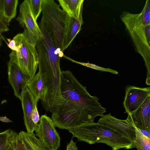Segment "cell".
Segmentation results:
<instances>
[{
    "mask_svg": "<svg viewBox=\"0 0 150 150\" xmlns=\"http://www.w3.org/2000/svg\"><path fill=\"white\" fill-rule=\"evenodd\" d=\"M8 79L13 88L14 95L20 100L25 90L29 79L27 75L16 64L7 63Z\"/></svg>",
    "mask_w": 150,
    "mask_h": 150,
    "instance_id": "4fadbf2b",
    "label": "cell"
},
{
    "mask_svg": "<svg viewBox=\"0 0 150 150\" xmlns=\"http://www.w3.org/2000/svg\"><path fill=\"white\" fill-rule=\"evenodd\" d=\"M16 133L11 129L0 132V145L4 143L10 142Z\"/></svg>",
    "mask_w": 150,
    "mask_h": 150,
    "instance_id": "7402d4cb",
    "label": "cell"
},
{
    "mask_svg": "<svg viewBox=\"0 0 150 150\" xmlns=\"http://www.w3.org/2000/svg\"><path fill=\"white\" fill-rule=\"evenodd\" d=\"M12 150V145L10 141L4 143L0 145V150Z\"/></svg>",
    "mask_w": 150,
    "mask_h": 150,
    "instance_id": "4316f807",
    "label": "cell"
},
{
    "mask_svg": "<svg viewBox=\"0 0 150 150\" xmlns=\"http://www.w3.org/2000/svg\"><path fill=\"white\" fill-rule=\"evenodd\" d=\"M82 11V10L81 11L77 18H70L64 39L63 51L70 45L81 29V26L83 23Z\"/></svg>",
    "mask_w": 150,
    "mask_h": 150,
    "instance_id": "5bb4252c",
    "label": "cell"
},
{
    "mask_svg": "<svg viewBox=\"0 0 150 150\" xmlns=\"http://www.w3.org/2000/svg\"><path fill=\"white\" fill-rule=\"evenodd\" d=\"M137 51L143 58L147 70L146 84H150V2L146 0L142 11H124L120 16Z\"/></svg>",
    "mask_w": 150,
    "mask_h": 150,
    "instance_id": "7a4b0ae2",
    "label": "cell"
},
{
    "mask_svg": "<svg viewBox=\"0 0 150 150\" xmlns=\"http://www.w3.org/2000/svg\"><path fill=\"white\" fill-rule=\"evenodd\" d=\"M42 20L56 47L63 51L64 39L71 17L53 0H42Z\"/></svg>",
    "mask_w": 150,
    "mask_h": 150,
    "instance_id": "5b68a950",
    "label": "cell"
},
{
    "mask_svg": "<svg viewBox=\"0 0 150 150\" xmlns=\"http://www.w3.org/2000/svg\"><path fill=\"white\" fill-rule=\"evenodd\" d=\"M18 134L26 150H53L45 146L34 133L22 131Z\"/></svg>",
    "mask_w": 150,
    "mask_h": 150,
    "instance_id": "9a60e30c",
    "label": "cell"
},
{
    "mask_svg": "<svg viewBox=\"0 0 150 150\" xmlns=\"http://www.w3.org/2000/svg\"><path fill=\"white\" fill-rule=\"evenodd\" d=\"M42 0H28L33 16L37 21L42 11Z\"/></svg>",
    "mask_w": 150,
    "mask_h": 150,
    "instance_id": "ffe728a7",
    "label": "cell"
},
{
    "mask_svg": "<svg viewBox=\"0 0 150 150\" xmlns=\"http://www.w3.org/2000/svg\"><path fill=\"white\" fill-rule=\"evenodd\" d=\"M136 138L134 142L135 148L137 150H150V138L143 134L135 128Z\"/></svg>",
    "mask_w": 150,
    "mask_h": 150,
    "instance_id": "d6986e66",
    "label": "cell"
},
{
    "mask_svg": "<svg viewBox=\"0 0 150 150\" xmlns=\"http://www.w3.org/2000/svg\"><path fill=\"white\" fill-rule=\"evenodd\" d=\"M60 91L63 101L51 112V118L59 129L68 130L94 123L96 117L106 111L98 98L90 95L70 71H61Z\"/></svg>",
    "mask_w": 150,
    "mask_h": 150,
    "instance_id": "6da1fadb",
    "label": "cell"
},
{
    "mask_svg": "<svg viewBox=\"0 0 150 150\" xmlns=\"http://www.w3.org/2000/svg\"><path fill=\"white\" fill-rule=\"evenodd\" d=\"M13 39L18 51L12 50L9 55V62L17 65L27 75L30 81L35 75L38 65V57L35 45L22 33L17 34Z\"/></svg>",
    "mask_w": 150,
    "mask_h": 150,
    "instance_id": "8992f818",
    "label": "cell"
},
{
    "mask_svg": "<svg viewBox=\"0 0 150 150\" xmlns=\"http://www.w3.org/2000/svg\"><path fill=\"white\" fill-rule=\"evenodd\" d=\"M3 11L4 0H0V16L1 17V18L4 22V17Z\"/></svg>",
    "mask_w": 150,
    "mask_h": 150,
    "instance_id": "83f0119b",
    "label": "cell"
},
{
    "mask_svg": "<svg viewBox=\"0 0 150 150\" xmlns=\"http://www.w3.org/2000/svg\"><path fill=\"white\" fill-rule=\"evenodd\" d=\"M9 29L7 26V25L0 16V32L1 33L7 31Z\"/></svg>",
    "mask_w": 150,
    "mask_h": 150,
    "instance_id": "d4e9b609",
    "label": "cell"
},
{
    "mask_svg": "<svg viewBox=\"0 0 150 150\" xmlns=\"http://www.w3.org/2000/svg\"><path fill=\"white\" fill-rule=\"evenodd\" d=\"M125 93L123 102L125 113L130 114L137 110L146 97L150 95V87L141 88L128 85L125 87Z\"/></svg>",
    "mask_w": 150,
    "mask_h": 150,
    "instance_id": "8fae6325",
    "label": "cell"
},
{
    "mask_svg": "<svg viewBox=\"0 0 150 150\" xmlns=\"http://www.w3.org/2000/svg\"><path fill=\"white\" fill-rule=\"evenodd\" d=\"M42 36L35 45L38 57V72L44 83L49 85L59 83L61 80L60 61L64 55L54 43L45 23L39 25Z\"/></svg>",
    "mask_w": 150,
    "mask_h": 150,
    "instance_id": "3957f363",
    "label": "cell"
},
{
    "mask_svg": "<svg viewBox=\"0 0 150 150\" xmlns=\"http://www.w3.org/2000/svg\"><path fill=\"white\" fill-rule=\"evenodd\" d=\"M7 39L8 42V43H7L8 47L12 50L18 51V48L16 46L15 40L13 39L11 40L10 39Z\"/></svg>",
    "mask_w": 150,
    "mask_h": 150,
    "instance_id": "cb8c5ba5",
    "label": "cell"
},
{
    "mask_svg": "<svg viewBox=\"0 0 150 150\" xmlns=\"http://www.w3.org/2000/svg\"><path fill=\"white\" fill-rule=\"evenodd\" d=\"M108 127L122 136L134 143L136 138L135 128L125 120H121L112 116L110 113L103 115L98 122Z\"/></svg>",
    "mask_w": 150,
    "mask_h": 150,
    "instance_id": "7c38bea8",
    "label": "cell"
},
{
    "mask_svg": "<svg viewBox=\"0 0 150 150\" xmlns=\"http://www.w3.org/2000/svg\"><path fill=\"white\" fill-rule=\"evenodd\" d=\"M60 5L70 17L77 18L83 10V0H58Z\"/></svg>",
    "mask_w": 150,
    "mask_h": 150,
    "instance_id": "2e32d148",
    "label": "cell"
},
{
    "mask_svg": "<svg viewBox=\"0 0 150 150\" xmlns=\"http://www.w3.org/2000/svg\"><path fill=\"white\" fill-rule=\"evenodd\" d=\"M10 142L12 145V150H26L17 133L13 137Z\"/></svg>",
    "mask_w": 150,
    "mask_h": 150,
    "instance_id": "603a6c76",
    "label": "cell"
},
{
    "mask_svg": "<svg viewBox=\"0 0 150 150\" xmlns=\"http://www.w3.org/2000/svg\"><path fill=\"white\" fill-rule=\"evenodd\" d=\"M52 119L46 115L40 118L35 135L49 149L57 150L60 145V137Z\"/></svg>",
    "mask_w": 150,
    "mask_h": 150,
    "instance_id": "9c48e42d",
    "label": "cell"
},
{
    "mask_svg": "<svg viewBox=\"0 0 150 150\" xmlns=\"http://www.w3.org/2000/svg\"><path fill=\"white\" fill-rule=\"evenodd\" d=\"M0 121L5 122H11L12 121L7 118L6 116L0 117Z\"/></svg>",
    "mask_w": 150,
    "mask_h": 150,
    "instance_id": "f1b7e54d",
    "label": "cell"
},
{
    "mask_svg": "<svg viewBox=\"0 0 150 150\" xmlns=\"http://www.w3.org/2000/svg\"><path fill=\"white\" fill-rule=\"evenodd\" d=\"M18 3V0H4V19L7 25L15 17Z\"/></svg>",
    "mask_w": 150,
    "mask_h": 150,
    "instance_id": "ac0fdd59",
    "label": "cell"
},
{
    "mask_svg": "<svg viewBox=\"0 0 150 150\" xmlns=\"http://www.w3.org/2000/svg\"><path fill=\"white\" fill-rule=\"evenodd\" d=\"M150 95L136 110L128 114L125 120L130 125L150 138Z\"/></svg>",
    "mask_w": 150,
    "mask_h": 150,
    "instance_id": "30bf717a",
    "label": "cell"
},
{
    "mask_svg": "<svg viewBox=\"0 0 150 150\" xmlns=\"http://www.w3.org/2000/svg\"><path fill=\"white\" fill-rule=\"evenodd\" d=\"M78 140L90 144L103 143L112 150L126 149L135 148L134 143L108 127L98 122L87 124L68 130Z\"/></svg>",
    "mask_w": 150,
    "mask_h": 150,
    "instance_id": "277c9868",
    "label": "cell"
},
{
    "mask_svg": "<svg viewBox=\"0 0 150 150\" xmlns=\"http://www.w3.org/2000/svg\"><path fill=\"white\" fill-rule=\"evenodd\" d=\"M16 20L24 28L22 34L35 45L42 36V33L31 12L28 0L24 1L20 4L19 14Z\"/></svg>",
    "mask_w": 150,
    "mask_h": 150,
    "instance_id": "52a82bcc",
    "label": "cell"
},
{
    "mask_svg": "<svg viewBox=\"0 0 150 150\" xmlns=\"http://www.w3.org/2000/svg\"><path fill=\"white\" fill-rule=\"evenodd\" d=\"M66 150H78V148L76 146V142H74L72 139L68 144Z\"/></svg>",
    "mask_w": 150,
    "mask_h": 150,
    "instance_id": "484cf974",
    "label": "cell"
},
{
    "mask_svg": "<svg viewBox=\"0 0 150 150\" xmlns=\"http://www.w3.org/2000/svg\"><path fill=\"white\" fill-rule=\"evenodd\" d=\"M20 100L23 112L24 124L27 132L31 134L39 127L40 116L38 110L36 100L27 87L22 93Z\"/></svg>",
    "mask_w": 150,
    "mask_h": 150,
    "instance_id": "ba28073f",
    "label": "cell"
},
{
    "mask_svg": "<svg viewBox=\"0 0 150 150\" xmlns=\"http://www.w3.org/2000/svg\"><path fill=\"white\" fill-rule=\"evenodd\" d=\"M27 87L36 100H42L44 96V86L39 72L28 83Z\"/></svg>",
    "mask_w": 150,
    "mask_h": 150,
    "instance_id": "e0dca14e",
    "label": "cell"
},
{
    "mask_svg": "<svg viewBox=\"0 0 150 150\" xmlns=\"http://www.w3.org/2000/svg\"><path fill=\"white\" fill-rule=\"evenodd\" d=\"M1 33L0 32V47L1 45Z\"/></svg>",
    "mask_w": 150,
    "mask_h": 150,
    "instance_id": "f546056e",
    "label": "cell"
},
{
    "mask_svg": "<svg viewBox=\"0 0 150 150\" xmlns=\"http://www.w3.org/2000/svg\"><path fill=\"white\" fill-rule=\"evenodd\" d=\"M63 57L69 60L79 64L87 67L90 68L95 69L100 71H106L110 72L114 74H118V72L116 71L111 69L110 68H104L100 66H97L94 64L90 63L89 62L84 63L78 62L74 60L70 57H67L64 55Z\"/></svg>",
    "mask_w": 150,
    "mask_h": 150,
    "instance_id": "44dd1931",
    "label": "cell"
}]
</instances>
